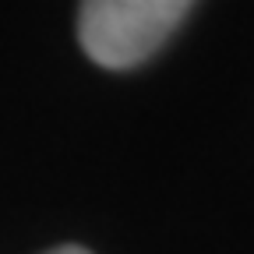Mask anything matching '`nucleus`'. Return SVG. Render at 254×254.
I'll return each instance as SVG.
<instances>
[{"label": "nucleus", "mask_w": 254, "mask_h": 254, "mask_svg": "<svg viewBox=\"0 0 254 254\" xmlns=\"http://www.w3.org/2000/svg\"><path fill=\"white\" fill-rule=\"evenodd\" d=\"M46 254H92V251L81 247V244H60V247H53V251H46Z\"/></svg>", "instance_id": "obj_2"}, {"label": "nucleus", "mask_w": 254, "mask_h": 254, "mask_svg": "<svg viewBox=\"0 0 254 254\" xmlns=\"http://www.w3.org/2000/svg\"><path fill=\"white\" fill-rule=\"evenodd\" d=\"M194 0H81L78 43L92 64L131 71L180 28Z\"/></svg>", "instance_id": "obj_1"}]
</instances>
